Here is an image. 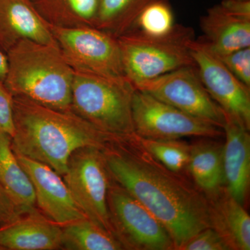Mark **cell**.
<instances>
[{
	"label": "cell",
	"mask_w": 250,
	"mask_h": 250,
	"mask_svg": "<svg viewBox=\"0 0 250 250\" xmlns=\"http://www.w3.org/2000/svg\"><path fill=\"white\" fill-rule=\"evenodd\" d=\"M103 151L112 180L155 215L170 234L174 250L210 228L209 202L205 194L161 164L134 133L110 136Z\"/></svg>",
	"instance_id": "6da1fadb"
},
{
	"label": "cell",
	"mask_w": 250,
	"mask_h": 250,
	"mask_svg": "<svg viewBox=\"0 0 250 250\" xmlns=\"http://www.w3.org/2000/svg\"><path fill=\"white\" fill-rule=\"evenodd\" d=\"M14 120L11 147L15 154L45 164L62 177L75 151L104 148L111 136L72 110L54 109L22 97L14 96Z\"/></svg>",
	"instance_id": "7a4b0ae2"
},
{
	"label": "cell",
	"mask_w": 250,
	"mask_h": 250,
	"mask_svg": "<svg viewBox=\"0 0 250 250\" xmlns=\"http://www.w3.org/2000/svg\"><path fill=\"white\" fill-rule=\"evenodd\" d=\"M6 55L7 72L4 83L13 96L60 111L72 110L75 70L58 45L22 40Z\"/></svg>",
	"instance_id": "3957f363"
},
{
	"label": "cell",
	"mask_w": 250,
	"mask_h": 250,
	"mask_svg": "<svg viewBox=\"0 0 250 250\" xmlns=\"http://www.w3.org/2000/svg\"><path fill=\"white\" fill-rule=\"evenodd\" d=\"M134 84L126 77H108L75 70L72 111L106 134L134 133Z\"/></svg>",
	"instance_id": "277c9868"
},
{
	"label": "cell",
	"mask_w": 250,
	"mask_h": 250,
	"mask_svg": "<svg viewBox=\"0 0 250 250\" xmlns=\"http://www.w3.org/2000/svg\"><path fill=\"white\" fill-rule=\"evenodd\" d=\"M125 77L134 84L181 67L195 66L191 27L175 24L165 35L154 36L133 29L117 38Z\"/></svg>",
	"instance_id": "5b68a950"
},
{
	"label": "cell",
	"mask_w": 250,
	"mask_h": 250,
	"mask_svg": "<svg viewBox=\"0 0 250 250\" xmlns=\"http://www.w3.org/2000/svg\"><path fill=\"white\" fill-rule=\"evenodd\" d=\"M103 149H77L69 159L66 172L62 177L85 216L114 236L108 208L112 179Z\"/></svg>",
	"instance_id": "8992f818"
},
{
	"label": "cell",
	"mask_w": 250,
	"mask_h": 250,
	"mask_svg": "<svg viewBox=\"0 0 250 250\" xmlns=\"http://www.w3.org/2000/svg\"><path fill=\"white\" fill-rule=\"evenodd\" d=\"M108 208L114 236L124 249L172 250L173 241L147 207L116 182L108 193Z\"/></svg>",
	"instance_id": "52a82bcc"
},
{
	"label": "cell",
	"mask_w": 250,
	"mask_h": 250,
	"mask_svg": "<svg viewBox=\"0 0 250 250\" xmlns=\"http://www.w3.org/2000/svg\"><path fill=\"white\" fill-rule=\"evenodd\" d=\"M49 27L74 70L125 77L121 48L115 36L91 26Z\"/></svg>",
	"instance_id": "ba28073f"
},
{
	"label": "cell",
	"mask_w": 250,
	"mask_h": 250,
	"mask_svg": "<svg viewBox=\"0 0 250 250\" xmlns=\"http://www.w3.org/2000/svg\"><path fill=\"white\" fill-rule=\"evenodd\" d=\"M134 133L152 139H181L184 137H220V128L190 116L145 92L136 89L133 97Z\"/></svg>",
	"instance_id": "9c48e42d"
},
{
	"label": "cell",
	"mask_w": 250,
	"mask_h": 250,
	"mask_svg": "<svg viewBox=\"0 0 250 250\" xmlns=\"http://www.w3.org/2000/svg\"><path fill=\"white\" fill-rule=\"evenodd\" d=\"M136 89L152 95L177 109L223 129L225 112L215 103L199 77L196 67L187 66L143 81Z\"/></svg>",
	"instance_id": "30bf717a"
},
{
	"label": "cell",
	"mask_w": 250,
	"mask_h": 250,
	"mask_svg": "<svg viewBox=\"0 0 250 250\" xmlns=\"http://www.w3.org/2000/svg\"><path fill=\"white\" fill-rule=\"evenodd\" d=\"M199 77L210 98L227 114L250 129V87L238 80L200 40L190 44Z\"/></svg>",
	"instance_id": "8fae6325"
},
{
	"label": "cell",
	"mask_w": 250,
	"mask_h": 250,
	"mask_svg": "<svg viewBox=\"0 0 250 250\" xmlns=\"http://www.w3.org/2000/svg\"><path fill=\"white\" fill-rule=\"evenodd\" d=\"M15 155L32 183L36 205L49 220L62 227L86 218L74 201L60 174L39 161Z\"/></svg>",
	"instance_id": "7c38bea8"
},
{
	"label": "cell",
	"mask_w": 250,
	"mask_h": 250,
	"mask_svg": "<svg viewBox=\"0 0 250 250\" xmlns=\"http://www.w3.org/2000/svg\"><path fill=\"white\" fill-rule=\"evenodd\" d=\"M225 115L223 129L225 143L223 147L225 188L237 202L244 206L250 183V129L234 118Z\"/></svg>",
	"instance_id": "4fadbf2b"
},
{
	"label": "cell",
	"mask_w": 250,
	"mask_h": 250,
	"mask_svg": "<svg viewBox=\"0 0 250 250\" xmlns=\"http://www.w3.org/2000/svg\"><path fill=\"white\" fill-rule=\"evenodd\" d=\"M22 40L58 45L49 24L27 0H0V49Z\"/></svg>",
	"instance_id": "5bb4252c"
},
{
	"label": "cell",
	"mask_w": 250,
	"mask_h": 250,
	"mask_svg": "<svg viewBox=\"0 0 250 250\" xmlns=\"http://www.w3.org/2000/svg\"><path fill=\"white\" fill-rule=\"evenodd\" d=\"M203 36L199 39L218 57L250 47V18L235 14L220 3L200 19Z\"/></svg>",
	"instance_id": "9a60e30c"
},
{
	"label": "cell",
	"mask_w": 250,
	"mask_h": 250,
	"mask_svg": "<svg viewBox=\"0 0 250 250\" xmlns=\"http://www.w3.org/2000/svg\"><path fill=\"white\" fill-rule=\"evenodd\" d=\"M62 227L39 212L0 229L1 250H58L62 248Z\"/></svg>",
	"instance_id": "2e32d148"
},
{
	"label": "cell",
	"mask_w": 250,
	"mask_h": 250,
	"mask_svg": "<svg viewBox=\"0 0 250 250\" xmlns=\"http://www.w3.org/2000/svg\"><path fill=\"white\" fill-rule=\"evenodd\" d=\"M210 228L223 238L229 250H250V217L243 205L223 189L208 198Z\"/></svg>",
	"instance_id": "e0dca14e"
},
{
	"label": "cell",
	"mask_w": 250,
	"mask_h": 250,
	"mask_svg": "<svg viewBox=\"0 0 250 250\" xmlns=\"http://www.w3.org/2000/svg\"><path fill=\"white\" fill-rule=\"evenodd\" d=\"M223 147L213 141L191 146L187 169L195 187L207 198L216 196L225 188Z\"/></svg>",
	"instance_id": "ac0fdd59"
},
{
	"label": "cell",
	"mask_w": 250,
	"mask_h": 250,
	"mask_svg": "<svg viewBox=\"0 0 250 250\" xmlns=\"http://www.w3.org/2000/svg\"><path fill=\"white\" fill-rule=\"evenodd\" d=\"M0 185L25 214L38 212L34 187L11 147V137L0 131Z\"/></svg>",
	"instance_id": "d6986e66"
},
{
	"label": "cell",
	"mask_w": 250,
	"mask_h": 250,
	"mask_svg": "<svg viewBox=\"0 0 250 250\" xmlns=\"http://www.w3.org/2000/svg\"><path fill=\"white\" fill-rule=\"evenodd\" d=\"M62 249L124 250L116 236L87 218L62 227Z\"/></svg>",
	"instance_id": "ffe728a7"
},
{
	"label": "cell",
	"mask_w": 250,
	"mask_h": 250,
	"mask_svg": "<svg viewBox=\"0 0 250 250\" xmlns=\"http://www.w3.org/2000/svg\"><path fill=\"white\" fill-rule=\"evenodd\" d=\"M156 0H100L97 28L118 38L134 29L143 9Z\"/></svg>",
	"instance_id": "44dd1931"
},
{
	"label": "cell",
	"mask_w": 250,
	"mask_h": 250,
	"mask_svg": "<svg viewBox=\"0 0 250 250\" xmlns=\"http://www.w3.org/2000/svg\"><path fill=\"white\" fill-rule=\"evenodd\" d=\"M136 136L143 147L169 170L181 174L187 169L191 149L188 143L181 139H152Z\"/></svg>",
	"instance_id": "7402d4cb"
},
{
	"label": "cell",
	"mask_w": 250,
	"mask_h": 250,
	"mask_svg": "<svg viewBox=\"0 0 250 250\" xmlns=\"http://www.w3.org/2000/svg\"><path fill=\"white\" fill-rule=\"evenodd\" d=\"M174 25L173 13L167 0H156L143 9L133 29L147 35L159 36L170 32Z\"/></svg>",
	"instance_id": "603a6c76"
},
{
	"label": "cell",
	"mask_w": 250,
	"mask_h": 250,
	"mask_svg": "<svg viewBox=\"0 0 250 250\" xmlns=\"http://www.w3.org/2000/svg\"><path fill=\"white\" fill-rule=\"evenodd\" d=\"M218 57L231 73L247 86L250 87V47L240 49Z\"/></svg>",
	"instance_id": "cb8c5ba5"
},
{
	"label": "cell",
	"mask_w": 250,
	"mask_h": 250,
	"mask_svg": "<svg viewBox=\"0 0 250 250\" xmlns=\"http://www.w3.org/2000/svg\"><path fill=\"white\" fill-rule=\"evenodd\" d=\"M179 250H229L223 238L213 228L202 230L184 243Z\"/></svg>",
	"instance_id": "d4e9b609"
},
{
	"label": "cell",
	"mask_w": 250,
	"mask_h": 250,
	"mask_svg": "<svg viewBox=\"0 0 250 250\" xmlns=\"http://www.w3.org/2000/svg\"><path fill=\"white\" fill-rule=\"evenodd\" d=\"M72 18L84 26L97 27L100 0H65Z\"/></svg>",
	"instance_id": "484cf974"
},
{
	"label": "cell",
	"mask_w": 250,
	"mask_h": 250,
	"mask_svg": "<svg viewBox=\"0 0 250 250\" xmlns=\"http://www.w3.org/2000/svg\"><path fill=\"white\" fill-rule=\"evenodd\" d=\"M0 131L12 138L15 132L14 96L0 80Z\"/></svg>",
	"instance_id": "4316f807"
},
{
	"label": "cell",
	"mask_w": 250,
	"mask_h": 250,
	"mask_svg": "<svg viewBox=\"0 0 250 250\" xmlns=\"http://www.w3.org/2000/svg\"><path fill=\"white\" fill-rule=\"evenodd\" d=\"M26 215L0 185V229L14 223Z\"/></svg>",
	"instance_id": "83f0119b"
},
{
	"label": "cell",
	"mask_w": 250,
	"mask_h": 250,
	"mask_svg": "<svg viewBox=\"0 0 250 250\" xmlns=\"http://www.w3.org/2000/svg\"><path fill=\"white\" fill-rule=\"evenodd\" d=\"M7 72V57L6 54L0 49V80L4 82Z\"/></svg>",
	"instance_id": "f1b7e54d"
},
{
	"label": "cell",
	"mask_w": 250,
	"mask_h": 250,
	"mask_svg": "<svg viewBox=\"0 0 250 250\" xmlns=\"http://www.w3.org/2000/svg\"><path fill=\"white\" fill-rule=\"evenodd\" d=\"M0 250H1V248H0Z\"/></svg>",
	"instance_id": "f546056e"
}]
</instances>
